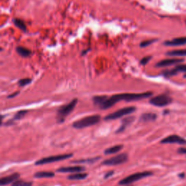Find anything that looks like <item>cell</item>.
<instances>
[{
  "label": "cell",
  "instance_id": "obj_9",
  "mask_svg": "<svg viewBox=\"0 0 186 186\" xmlns=\"http://www.w3.org/2000/svg\"><path fill=\"white\" fill-rule=\"evenodd\" d=\"M161 143L162 144H182V145H185L186 144V140L184 138H182L179 137V135H169V136L165 137L161 141Z\"/></svg>",
  "mask_w": 186,
  "mask_h": 186
},
{
  "label": "cell",
  "instance_id": "obj_5",
  "mask_svg": "<svg viewBox=\"0 0 186 186\" xmlns=\"http://www.w3.org/2000/svg\"><path fill=\"white\" fill-rule=\"evenodd\" d=\"M135 110H136V108H135V107H133V106L123 108L122 109L118 110V111H115V112L112 113V114L106 116V117L104 118V119L106 121L115 120V119H119V118L123 117V116H127V115L132 114V113H133Z\"/></svg>",
  "mask_w": 186,
  "mask_h": 186
},
{
  "label": "cell",
  "instance_id": "obj_25",
  "mask_svg": "<svg viewBox=\"0 0 186 186\" xmlns=\"http://www.w3.org/2000/svg\"><path fill=\"white\" fill-rule=\"evenodd\" d=\"M12 186H32V183L31 182L17 179L12 184Z\"/></svg>",
  "mask_w": 186,
  "mask_h": 186
},
{
  "label": "cell",
  "instance_id": "obj_21",
  "mask_svg": "<svg viewBox=\"0 0 186 186\" xmlns=\"http://www.w3.org/2000/svg\"><path fill=\"white\" fill-rule=\"evenodd\" d=\"M26 113H27V111H26V110H23V111H18V113H16L15 115L14 116V117L12 118V119H11L10 121H9V122L7 123V124L11 125V124H12V122H13V121L20 120V119H22L23 117L25 116V115L26 114Z\"/></svg>",
  "mask_w": 186,
  "mask_h": 186
},
{
  "label": "cell",
  "instance_id": "obj_31",
  "mask_svg": "<svg viewBox=\"0 0 186 186\" xmlns=\"http://www.w3.org/2000/svg\"><path fill=\"white\" fill-rule=\"evenodd\" d=\"M19 94V93L18 92H16V93H13L12 94V95H9V96H8V98H14V97H15L16 95H18Z\"/></svg>",
  "mask_w": 186,
  "mask_h": 186
},
{
  "label": "cell",
  "instance_id": "obj_1",
  "mask_svg": "<svg viewBox=\"0 0 186 186\" xmlns=\"http://www.w3.org/2000/svg\"><path fill=\"white\" fill-rule=\"evenodd\" d=\"M153 93L151 92H147L143 93H122L114 95L111 97L107 95H97L93 98V103L95 106H98L100 109H108L111 108L116 103L120 100H124L126 102L135 101L148 98L152 96Z\"/></svg>",
  "mask_w": 186,
  "mask_h": 186
},
{
  "label": "cell",
  "instance_id": "obj_13",
  "mask_svg": "<svg viewBox=\"0 0 186 186\" xmlns=\"http://www.w3.org/2000/svg\"><path fill=\"white\" fill-rule=\"evenodd\" d=\"M19 177H20V174L18 173H14V174H10V175L1 177V179H0V185L3 186L9 185L10 183H13L15 181H16L18 179Z\"/></svg>",
  "mask_w": 186,
  "mask_h": 186
},
{
  "label": "cell",
  "instance_id": "obj_4",
  "mask_svg": "<svg viewBox=\"0 0 186 186\" xmlns=\"http://www.w3.org/2000/svg\"><path fill=\"white\" fill-rule=\"evenodd\" d=\"M153 173L149 171H145V172H137L135 174H132L131 175L128 176V177H125V178L122 179V180L119 181V184L120 185H128L129 184L132 183L134 182H136L137 180H140L143 178H145L147 177L152 175Z\"/></svg>",
  "mask_w": 186,
  "mask_h": 186
},
{
  "label": "cell",
  "instance_id": "obj_2",
  "mask_svg": "<svg viewBox=\"0 0 186 186\" xmlns=\"http://www.w3.org/2000/svg\"><path fill=\"white\" fill-rule=\"evenodd\" d=\"M100 121V116L99 115H92V116H86L74 122L73 123L72 127L76 129H83L98 124Z\"/></svg>",
  "mask_w": 186,
  "mask_h": 186
},
{
  "label": "cell",
  "instance_id": "obj_14",
  "mask_svg": "<svg viewBox=\"0 0 186 186\" xmlns=\"http://www.w3.org/2000/svg\"><path fill=\"white\" fill-rule=\"evenodd\" d=\"M166 46H180V45L186 44V37H179L174 39L170 41H166L164 43Z\"/></svg>",
  "mask_w": 186,
  "mask_h": 186
},
{
  "label": "cell",
  "instance_id": "obj_11",
  "mask_svg": "<svg viewBox=\"0 0 186 186\" xmlns=\"http://www.w3.org/2000/svg\"><path fill=\"white\" fill-rule=\"evenodd\" d=\"M184 60L179 59V58H170V59H165L158 62L156 64L157 67H166V66H172L174 64H179L183 62Z\"/></svg>",
  "mask_w": 186,
  "mask_h": 186
},
{
  "label": "cell",
  "instance_id": "obj_19",
  "mask_svg": "<svg viewBox=\"0 0 186 186\" xmlns=\"http://www.w3.org/2000/svg\"><path fill=\"white\" fill-rule=\"evenodd\" d=\"M88 174L87 173H83V172H77L74 173V174H71L68 177V178L69 179H71V180H79V179H84L87 177Z\"/></svg>",
  "mask_w": 186,
  "mask_h": 186
},
{
  "label": "cell",
  "instance_id": "obj_6",
  "mask_svg": "<svg viewBox=\"0 0 186 186\" xmlns=\"http://www.w3.org/2000/svg\"><path fill=\"white\" fill-rule=\"evenodd\" d=\"M72 153H66V154H61V155H57V156H48V157L41 158V159L38 160L36 161L35 164L36 165H42L46 164H50V163H54L57 162V161H61L63 160L68 159V158L72 157Z\"/></svg>",
  "mask_w": 186,
  "mask_h": 186
},
{
  "label": "cell",
  "instance_id": "obj_27",
  "mask_svg": "<svg viewBox=\"0 0 186 186\" xmlns=\"http://www.w3.org/2000/svg\"><path fill=\"white\" fill-rule=\"evenodd\" d=\"M155 40H147V41H143V42L140 43V47H148V45L151 44L152 43L154 42Z\"/></svg>",
  "mask_w": 186,
  "mask_h": 186
},
{
  "label": "cell",
  "instance_id": "obj_18",
  "mask_svg": "<svg viewBox=\"0 0 186 186\" xmlns=\"http://www.w3.org/2000/svg\"><path fill=\"white\" fill-rule=\"evenodd\" d=\"M123 148L122 145H116L114 146L111 147V148H108L104 151V153L106 155H110V154H114V153H116L120 151Z\"/></svg>",
  "mask_w": 186,
  "mask_h": 186
},
{
  "label": "cell",
  "instance_id": "obj_30",
  "mask_svg": "<svg viewBox=\"0 0 186 186\" xmlns=\"http://www.w3.org/2000/svg\"><path fill=\"white\" fill-rule=\"evenodd\" d=\"M113 174H114V172H113V171H111V172H108V173H106V174H105L104 178H108V177H111V175H113Z\"/></svg>",
  "mask_w": 186,
  "mask_h": 186
},
{
  "label": "cell",
  "instance_id": "obj_10",
  "mask_svg": "<svg viewBox=\"0 0 186 186\" xmlns=\"http://www.w3.org/2000/svg\"><path fill=\"white\" fill-rule=\"evenodd\" d=\"M179 72L186 73V64L177 65L176 67H174L172 70H168L164 71L163 73V74L165 77H172V76L176 75V74H178Z\"/></svg>",
  "mask_w": 186,
  "mask_h": 186
},
{
  "label": "cell",
  "instance_id": "obj_22",
  "mask_svg": "<svg viewBox=\"0 0 186 186\" xmlns=\"http://www.w3.org/2000/svg\"><path fill=\"white\" fill-rule=\"evenodd\" d=\"M16 51H17V53H18L20 56L24 58L28 57L31 55L30 50L27 49V48L23 47H18L16 48Z\"/></svg>",
  "mask_w": 186,
  "mask_h": 186
},
{
  "label": "cell",
  "instance_id": "obj_3",
  "mask_svg": "<svg viewBox=\"0 0 186 186\" xmlns=\"http://www.w3.org/2000/svg\"><path fill=\"white\" fill-rule=\"evenodd\" d=\"M77 102L78 100L77 99H74L70 102L68 104L64 105V106L60 107L59 109L58 110L57 113V119L58 122L62 123L65 121L66 116H69L71 113L72 112L73 110L74 109V108L76 107L77 104Z\"/></svg>",
  "mask_w": 186,
  "mask_h": 186
},
{
  "label": "cell",
  "instance_id": "obj_7",
  "mask_svg": "<svg viewBox=\"0 0 186 186\" xmlns=\"http://www.w3.org/2000/svg\"><path fill=\"white\" fill-rule=\"evenodd\" d=\"M127 160H128L127 154L125 153H123L119 155H116L114 157H111L105 160V161L102 162V164L103 165H106V166H116V165H119L127 162Z\"/></svg>",
  "mask_w": 186,
  "mask_h": 186
},
{
  "label": "cell",
  "instance_id": "obj_29",
  "mask_svg": "<svg viewBox=\"0 0 186 186\" xmlns=\"http://www.w3.org/2000/svg\"><path fill=\"white\" fill-rule=\"evenodd\" d=\"M177 152L179 154H186V148H179Z\"/></svg>",
  "mask_w": 186,
  "mask_h": 186
},
{
  "label": "cell",
  "instance_id": "obj_8",
  "mask_svg": "<svg viewBox=\"0 0 186 186\" xmlns=\"http://www.w3.org/2000/svg\"><path fill=\"white\" fill-rule=\"evenodd\" d=\"M172 101V99L169 95L163 94V95H159L156 97H153L150 100V103L155 106H158V107H163V106H166L167 105L170 104Z\"/></svg>",
  "mask_w": 186,
  "mask_h": 186
},
{
  "label": "cell",
  "instance_id": "obj_16",
  "mask_svg": "<svg viewBox=\"0 0 186 186\" xmlns=\"http://www.w3.org/2000/svg\"><path fill=\"white\" fill-rule=\"evenodd\" d=\"M157 118L156 114H153V113H145V114H142L140 116V121L142 122H151V121L156 120Z\"/></svg>",
  "mask_w": 186,
  "mask_h": 186
},
{
  "label": "cell",
  "instance_id": "obj_15",
  "mask_svg": "<svg viewBox=\"0 0 186 186\" xmlns=\"http://www.w3.org/2000/svg\"><path fill=\"white\" fill-rule=\"evenodd\" d=\"M134 120H135V117H133V116H129V117L124 118V119L122 120L121 127L117 129V131H116V133H120V132H122L124 129L127 128V126H129V124L133 122Z\"/></svg>",
  "mask_w": 186,
  "mask_h": 186
},
{
  "label": "cell",
  "instance_id": "obj_23",
  "mask_svg": "<svg viewBox=\"0 0 186 186\" xmlns=\"http://www.w3.org/2000/svg\"><path fill=\"white\" fill-rule=\"evenodd\" d=\"M100 157H95V158H87V159H80V160H77V161H72L73 163H77V164H85V163H94L95 161H98V159H100Z\"/></svg>",
  "mask_w": 186,
  "mask_h": 186
},
{
  "label": "cell",
  "instance_id": "obj_26",
  "mask_svg": "<svg viewBox=\"0 0 186 186\" xmlns=\"http://www.w3.org/2000/svg\"><path fill=\"white\" fill-rule=\"evenodd\" d=\"M31 82V79H20V80H19L18 82V85L20 87H25L26 86V85H29V84Z\"/></svg>",
  "mask_w": 186,
  "mask_h": 186
},
{
  "label": "cell",
  "instance_id": "obj_28",
  "mask_svg": "<svg viewBox=\"0 0 186 186\" xmlns=\"http://www.w3.org/2000/svg\"><path fill=\"white\" fill-rule=\"evenodd\" d=\"M150 58H151V57H150V56H148V57L143 58V59H142L141 61H140V63H141L142 65L147 64L148 62H149Z\"/></svg>",
  "mask_w": 186,
  "mask_h": 186
},
{
  "label": "cell",
  "instance_id": "obj_24",
  "mask_svg": "<svg viewBox=\"0 0 186 186\" xmlns=\"http://www.w3.org/2000/svg\"><path fill=\"white\" fill-rule=\"evenodd\" d=\"M13 23H15V25L18 27V28L21 29V30L23 31H26V27L25 23H24V22L22 20H20V19H18V18L14 19Z\"/></svg>",
  "mask_w": 186,
  "mask_h": 186
},
{
  "label": "cell",
  "instance_id": "obj_12",
  "mask_svg": "<svg viewBox=\"0 0 186 186\" xmlns=\"http://www.w3.org/2000/svg\"><path fill=\"white\" fill-rule=\"evenodd\" d=\"M85 170V168L81 166H66V167H61L58 169V172L63 173H77L83 172Z\"/></svg>",
  "mask_w": 186,
  "mask_h": 186
},
{
  "label": "cell",
  "instance_id": "obj_32",
  "mask_svg": "<svg viewBox=\"0 0 186 186\" xmlns=\"http://www.w3.org/2000/svg\"><path fill=\"white\" fill-rule=\"evenodd\" d=\"M184 77H185V78H186V73L185 74V75H184Z\"/></svg>",
  "mask_w": 186,
  "mask_h": 186
},
{
  "label": "cell",
  "instance_id": "obj_17",
  "mask_svg": "<svg viewBox=\"0 0 186 186\" xmlns=\"http://www.w3.org/2000/svg\"><path fill=\"white\" fill-rule=\"evenodd\" d=\"M55 176V173L53 172H37L34 174V177L36 178H50Z\"/></svg>",
  "mask_w": 186,
  "mask_h": 186
},
{
  "label": "cell",
  "instance_id": "obj_20",
  "mask_svg": "<svg viewBox=\"0 0 186 186\" xmlns=\"http://www.w3.org/2000/svg\"><path fill=\"white\" fill-rule=\"evenodd\" d=\"M166 55L169 56H177V57L186 56V49L172 50V51L168 52V53H166Z\"/></svg>",
  "mask_w": 186,
  "mask_h": 186
}]
</instances>
